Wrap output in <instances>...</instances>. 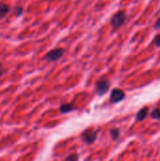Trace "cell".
I'll use <instances>...</instances> for the list:
<instances>
[{"label": "cell", "instance_id": "cell-8", "mask_svg": "<svg viewBox=\"0 0 160 161\" xmlns=\"http://www.w3.org/2000/svg\"><path fill=\"white\" fill-rule=\"evenodd\" d=\"M74 109V108L72 104H63L59 108V110H60L61 113H68V112H70V111H72Z\"/></svg>", "mask_w": 160, "mask_h": 161}, {"label": "cell", "instance_id": "cell-15", "mask_svg": "<svg viewBox=\"0 0 160 161\" xmlns=\"http://www.w3.org/2000/svg\"><path fill=\"white\" fill-rule=\"evenodd\" d=\"M3 73H4V69H3V67H2V65L0 64V76L3 75Z\"/></svg>", "mask_w": 160, "mask_h": 161}, {"label": "cell", "instance_id": "cell-7", "mask_svg": "<svg viewBox=\"0 0 160 161\" xmlns=\"http://www.w3.org/2000/svg\"><path fill=\"white\" fill-rule=\"evenodd\" d=\"M9 11V7L7 4L0 3V19L4 18Z\"/></svg>", "mask_w": 160, "mask_h": 161}, {"label": "cell", "instance_id": "cell-1", "mask_svg": "<svg viewBox=\"0 0 160 161\" xmlns=\"http://www.w3.org/2000/svg\"><path fill=\"white\" fill-rule=\"evenodd\" d=\"M125 19H126L125 12L124 10L118 11V12H116L111 17V19H110V25H111V26L114 29H117V28H119L120 26H122L124 24Z\"/></svg>", "mask_w": 160, "mask_h": 161}, {"label": "cell", "instance_id": "cell-12", "mask_svg": "<svg viewBox=\"0 0 160 161\" xmlns=\"http://www.w3.org/2000/svg\"><path fill=\"white\" fill-rule=\"evenodd\" d=\"M22 12H23V8H22V7H17V8H15V14H16L17 16L21 15Z\"/></svg>", "mask_w": 160, "mask_h": 161}, {"label": "cell", "instance_id": "cell-6", "mask_svg": "<svg viewBox=\"0 0 160 161\" xmlns=\"http://www.w3.org/2000/svg\"><path fill=\"white\" fill-rule=\"evenodd\" d=\"M148 113H149V108H148L147 107L142 108L138 112L137 117H136V120H137L138 122H141V121H143V120L147 117Z\"/></svg>", "mask_w": 160, "mask_h": 161}, {"label": "cell", "instance_id": "cell-14", "mask_svg": "<svg viewBox=\"0 0 160 161\" xmlns=\"http://www.w3.org/2000/svg\"><path fill=\"white\" fill-rule=\"evenodd\" d=\"M156 28H160V18L157 20V22L156 23V25H155Z\"/></svg>", "mask_w": 160, "mask_h": 161}, {"label": "cell", "instance_id": "cell-2", "mask_svg": "<svg viewBox=\"0 0 160 161\" xmlns=\"http://www.w3.org/2000/svg\"><path fill=\"white\" fill-rule=\"evenodd\" d=\"M109 86H110V82L107 78H101V79H99L96 82V85H95L97 93L100 94V95L105 94L108 91Z\"/></svg>", "mask_w": 160, "mask_h": 161}, {"label": "cell", "instance_id": "cell-10", "mask_svg": "<svg viewBox=\"0 0 160 161\" xmlns=\"http://www.w3.org/2000/svg\"><path fill=\"white\" fill-rule=\"evenodd\" d=\"M110 135H111L112 139L117 140L119 138V136H120V130L118 128H113V129L110 130Z\"/></svg>", "mask_w": 160, "mask_h": 161}, {"label": "cell", "instance_id": "cell-13", "mask_svg": "<svg viewBox=\"0 0 160 161\" xmlns=\"http://www.w3.org/2000/svg\"><path fill=\"white\" fill-rule=\"evenodd\" d=\"M154 43H155L157 46H160V34H158V35L155 38V40H154Z\"/></svg>", "mask_w": 160, "mask_h": 161}, {"label": "cell", "instance_id": "cell-4", "mask_svg": "<svg viewBox=\"0 0 160 161\" xmlns=\"http://www.w3.org/2000/svg\"><path fill=\"white\" fill-rule=\"evenodd\" d=\"M63 49L61 48H56V49H53L51 51H49L45 56H44V58L48 61H57L58 59H59L62 55H63Z\"/></svg>", "mask_w": 160, "mask_h": 161}, {"label": "cell", "instance_id": "cell-5", "mask_svg": "<svg viewBox=\"0 0 160 161\" xmlns=\"http://www.w3.org/2000/svg\"><path fill=\"white\" fill-rule=\"evenodd\" d=\"M124 97H125V93L124 91H122L120 89H114L111 91L109 100L111 103H119L120 101L124 100Z\"/></svg>", "mask_w": 160, "mask_h": 161}, {"label": "cell", "instance_id": "cell-11", "mask_svg": "<svg viewBox=\"0 0 160 161\" xmlns=\"http://www.w3.org/2000/svg\"><path fill=\"white\" fill-rule=\"evenodd\" d=\"M78 160V156L76 154H72V155H69L64 161H77Z\"/></svg>", "mask_w": 160, "mask_h": 161}, {"label": "cell", "instance_id": "cell-9", "mask_svg": "<svg viewBox=\"0 0 160 161\" xmlns=\"http://www.w3.org/2000/svg\"><path fill=\"white\" fill-rule=\"evenodd\" d=\"M151 116H152V118L155 119V120H160V108H155V109L152 111Z\"/></svg>", "mask_w": 160, "mask_h": 161}, {"label": "cell", "instance_id": "cell-3", "mask_svg": "<svg viewBox=\"0 0 160 161\" xmlns=\"http://www.w3.org/2000/svg\"><path fill=\"white\" fill-rule=\"evenodd\" d=\"M96 138H97V131L92 128H89L82 133V140L86 143H89V144L93 143Z\"/></svg>", "mask_w": 160, "mask_h": 161}]
</instances>
